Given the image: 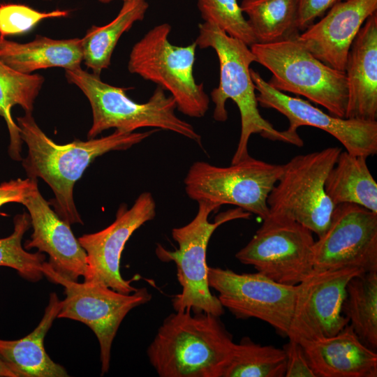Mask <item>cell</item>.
<instances>
[{"mask_svg":"<svg viewBox=\"0 0 377 377\" xmlns=\"http://www.w3.org/2000/svg\"><path fill=\"white\" fill-rule=\"evenodd\" d=\"M61 306V300L52 293L44 315L32 332L18 340L0 339V357L17 377L68 376L65 368L50 357L43 345Z\"/></svg>","mask_w":377,"mask_h":377,"instance_id":"21","label":"cell"},{"mask_svg":"<svg viewBox=\"0 0 377 377\" xmlns=\"http://www.w3.org/2000/svg\"><path fill=\"white\" fill-rule=\"evenodd\" d=\"M13 231L8 237L0 238V266L17 270L24 279L38 281L44 276L42 267L45 255L41 252L30 253L22 245L24 233L31 226L29 214H17L13 219Z\"/></svg>","mask_w":377,"mask_h":377,"instance_id":"29","label":"cell"},{"mask_svg":"<svg viewBox=\"0 0 377 377\" xmlns=\"http://www.w3.org/2000/svg\"><path fill=\"white\" fill-rule=\"evenodd\" d=\"M235 343L220 316L188 309L164 319L147 355L160 377H223Z\"/></svg>","mask_w":377,"mask_h":377,"instance_id":"2","label":"cell"},{"mask_svg":"<svg viewBox=\"0 0 377 377\" xmlns=\"http://www.w3.org/2000/svg\"><path fill=\"white\" fill-rule=\"evenodd\" d=\"M156 202L149 192L142 193L131 208L121 205L115 220L105 228L84 234L77 239L87 253L84 281L100 283L125 294L137 290L120 273V260L126 243L140 226L156 216Z\"/></svg>","mask_w":377,"mask_h":377,"instance_id":"15","label":"cell"},{"mask_svg":"<svg viewBox=\"0 0 377 377\" xmlns=\"http://www.w3.org/2000/svg\"><path fill=\"white\" fill-rule=\"evenodd\" d=\"M148 7L146 0L124 1L112 21L101 27L94 25L87 30L81 38L82 61L94 74L100 75L103 69L108 68L119 39L135 22L143 20Z\"/></svg>","mask_w":377,"mask_h":377,"instance_id":"24","label":"cell"},{"mask_svg":"<svg viewBox=\"0 0 377 377\" xmlns=\"http://www.w3.org/2000/svg\"><path fill=\"white\" fill-rule=\"evenodd\" d=\"M298 35L270 43H256L250 49L256 61L272 73L267 82L271 86L303 96L330 114L345 118L348 100L345 72L316 58L300 43Z\"/></svg>","mask_w":377,"mask_h":377,"instance_id":"6","label":"cell"},{"mask_svg":"<svg viewBox=\"0 0 377 377\" xmlns=\"http://www.w3.org/2000/svg\"><path fill=\"white\" fill-rule=\"evenodd\" d=\"M42 272L50 281L64 288L66 297L61 301L57 318L80 321L96 336L101 374H106L110 369L112 344L122 320L130 311L149 302L151 294L146 288L125 294L100 283H78L61 275L48 262H44Z\"/></svg>","mask_w":377,"mask_h":377,"instance_id":"10","label":"cell"},{"mask_svg":"<svg viewBox=\"0 0 377 377\" xmlns=\"http://www.w3.org/2000/svg\"><path fill=\"white\" fill-rule=\"evenodd\" d=\"M286 360L283 348L262 346L244 337L235 343L223 377H283Z\"/></svg>","mask_w":377,"mask_h":377,"instance_id":"28","label":"cell"},{"mask_svg":"<svg viewBox=\"0 0 377 377\" xmlns=\"http://www.w3.org/2000/svg\"><path fill=\"white\" fill-rule=\"evenodd\" d=\"M37 179H16L0 184V207L10 202L22 203L24 198L33 188Z\"/></svg>","mask_w":377,"mask_h":377,"instance_id":"34","label":"cell"},{"mask_svg":"<svg viewBox=\"0 0 377 377\" xmlns=\"http://www.w3.org/2000/svg\"><path fill=\"white\" fill-rule=\"evenodd\" d=\"M0 377H17V375L10 369L0 357Z\"/></svg>","mask_w":377,"mask_h":377,"instance_id":"35","label":"cell"},{"mask_svg":"<svg viewBox=\"0 0 377 377\" xmlns=\"http://www.w3.org/2000/svg\"><path fill=\"white\" fill-rule=\"evenodd\" d=\"M346 0H298L297 27L304 31L334 6Z\"/></svg>","mask_w":377,"mask_h":377,"instance_id":"33","label":"cell"},{"mask_svg":"<svg viewBox=\"0 0 377 377\" xmlns=\"http://www.w3.org/2000/svg\"><path fill=\"white\" fill-rule=\"evenodd\" d=\"M170 31L168 23L150 29L132 47L128 69L170 92L183 114L202 117L209 109V98L193 75L197 44L172 45L168 40Z\"/></svg>","mask_w":377,"mask_h":377,"instance_id":"8","label":"cell"},{"mask_svg":"<svg viewBox=\"0 0 377 377\" xmlns=\"http://www.w3.org/2000/svg\"><path fill=\"white\" fill-rule=\"evenodd\" d=\"M367 158L346 151L339 154L325 184V192L335 206L353 203L377 213V183Z\"/></svg>","mask_w":377,"mask_h":377,"instance_id":"23","label":"cell"},{"mask_svg":"<svg viewBox=\"0 0 377 377\" xmlns=\"http://www.w3.org/2000/svg\"><path fill=\"white\" fill-rule=\"evenodd\" d=\"M0 60L24 74L50 67L73 69L80 67L83 60L82 40L36 36L32 41L20 43L0 36Z\"/></svg>","mask_w":377,"mask_h":377,"instance_id":"22","label":"cell"},{"mask_svg":"<svg viewBox=\"0 0 377 377\" xmlns=\"http://www.w3.org/2000/svg\"><path fill=\"white\" fill-rule=\"evenodd\" d=\"M283 349L287 358L286 377H316L300 343L289 339Z\"/></svg>","mask_w":377,"mask_h":377,"instance_id":"32","label":"cell"},{"mask_svg":"<svg viewBox=\"0 0 377 377\" xmlns=\"http://www.w3.org/2000/svg\"><path fill=\"white\" fill-rule=\"evenodd\" d=\"M282 172V165L272 164L249 156L228 167L196 161L184 180L187 195L204 200L232 205L258 216L269 215L267 198Z\"/></svg>","mask_w":377,"mask_h":377,"instance_id":"9","label":"cell"},{"mask_svg":"<svg viewBox=\"0 0 377 377\" xmlns=\"http://www.w3.org/2000/svg\"><path fill=\"white\" fill-rule=\"evenodd\" d=\"M343 268L377 272V213L353 203L335 206L313 246V269Z\"/></svg>","mask_w":377,"mask_h":377,"instance_id":"14","label":"cell"},{"mask_svg":"<svg viewBox=\"0 0 377 377\" xmlns=\"http://www.w3.org/2000/svg\"><path fill=\"white\" fill-rule=\"evenodd\" d=\"M198 7L205 22L216 24L249 47L256 43L237 0H198Z\"/></svg>","mask_w":377,"mask_h":377,"instance_id":"30","label":"cell"},{"mask_svg":"<svg viewBox=\"0 0 377 377\" xmlns=\"http://www.w3.org/2000/svg\"><path fill=\"white\" fill-rule=\"evenodd\" d=\"M377 11V0H346L300 34L298 40L318 59L344 71L351 45L366 20Z\"/></svg>","mask_w":377,"mask_h":377,"instance_id":"18","label":"cell"},{"mask_svg":"<svg viewBox=\"0 0 377 377\" xmlns=\"http://www.w3.org/2000/svg\"><path fill=\"white\" fill-rule=\"evenodd\" d=\"M362 272H365L357 268L313 269L297 285L287 337L302 344L330 337L341 331L349 324L342 313L347 284Z\"/></svg>","mask_w":377,"mask_h":377,"instance_id":"13","label":"cell"},{"mask_svg":"<svg viewBox=\"0 0 377 377\" xmlns=\"http://www.w3.org/2000/svg\"><path fill=\"white\" fill-rule=\"evenodd\" d=\"M198 31L195 41L197 46L202 49H214L219 61V84L211 92L214 103V119L221 122L227 120L226 102L228 99L235 102L240 113V136L231 163L250 156L248 143L253 134L258 133L274 141L303 146L300 135H293L286 130H276L260 114L255 85L250 74V65L256 61V58L250 47L243 41L228 35L213 22L199 24Z\"/></svg>","mask_w":377,"mask_h":377,"instance_id":"3","label":"cell"},{"mask_svg":"<svg viewBox=\"0 0 377 377\" xmlns=\"http://www.w3.org/2000/svg\"><path fill=\"white\" fill-rule=\"evenodd\" d=\"M345 118L374 121L377 118V11L364 22L348 54Z\"/></svg>","mask_w":377,"mask_h":377,"instance_id":"19","label":"cell"},{"mask_svg":"<svg viewBox=\"0 0 377 377\" xmlns=\"http://www.w3.org/2000/svg\"><path fill=\"white\" fill-rule=\"evenodd\" d=\"M44 82L38 74H24L15 71L0 60V117L9 133L8 154L14 161H21L22 140L20 128L11 115V109L20 105L25 112H32L36 98Z\"/></svg>","mask_w":377,"mask_h":377,"instance_id":"25","label":"cell"},{"mask_svg":"<svg viewBox=\"0 0 377 377\" xmlns=\"http://www.w3.org/2000/svg\"><path fill=\"white\" fill-rule=\"evenodd\" d=\"M240 8L258 43H270L300 34L298 0H243Z\"/></svg>","mask_w":377,"mask_h":377,"instance_id":"26","label":"cell"},{"mask_svg":"<svg viewBox=\"0 0 377 377\" xmlns=\"http://www.w3.org/2000/svg\"><path fill=\"white\" fill-rule=\"evenodd\" d=\"M16 120L21 138L28 147V154L22 160L23 168L29 177H40L50 186L54 194L50 204L59 217L70 225L83 224L74 202L73 186L90 163L108 151L128 149L160 131L126 133L115 130L100 138L59 145L39 128L31 112H25Z\"/></svg>","mask_w":377,"mask_h":377,"instance_id":"1","label":"cell"},{"mask_svg":"<svg viewBox=\"0 0 377 377\" xmlns=\"http://www.w3.org/2000/svg\"><path fill=\"white\" fill-rule=\"evenodd\" d=\"M33 233L24 249L36 248L49 256L48 263L61 275L73 281L84 276L87 253L74 236L70 224L53 210L40 194L37 182L23 200Z\"/></svg>","mask_w":377,"mask_h":377,"instance_id":"17","label":"cell"},{"mask_svg":"<svg viewBox=\"0 0 377 377\" xmlns=\"http://www.w3.org/2000/svg\"><path fill=\"white\" fill-rule=\"evenodd\" d=\"M198 203L195 216L188 223L172 230V237L178 244V248L170 251L158 244L155 253L161 261H172L176 265L182 291L172 300L175 311L190 309L193 312L203 311L221 316L224 313V308L218 297L211 293L208 283V243L221 225L235 219H249L251 214L236 207L220 213L214 222H209V214L220 206L204 200Z\"/></svg>","mask_w":377,"mask_h":377,"instance_id":"5","label":"cell"},{"mask_svg":"<svg viewBox=\"0 0 377 377\" xmlns=\"http://www.w3.org/2000/svg\"><path fill=\"white\" fill-rule=\"evenodd\" d=\"M65 75L88 98L91 107L93 122L88 139L102 131L115 130L132 133L145 127H152L179 134L202 147V138L194 127L179 118L175 112L174 98L157 86L149 99L143 103L133 101L126 94V89L103 82L100 75L84 71L81 67L66 69Z\"/></svg>","mask_w":377,"mask_h":377,"instance_id":"4","label":"cell"},{"mask_svg":"<svg viewBox=\"0 0 377 377\" xmlns=\"http://www.w3.org/2000/svg\"><path fill=\"white\" fill-rule=\"evenodd\" d=\"M208 283L218 299L237 319L256 318L287 337L296 297V286L276 282L265 275L237 273L229 269L208 267Z\"/></svg>","mask_w":377,"mask_h":377,"instance_id":"12","label":"cell"},{"mask_svg":"<svg viewBox=\"0 0 377 377\" xmlns=\"http://www.w3.org/2000/svg\"><path fill=\"white\" fill-rule=\"evenodd\" d=\"M341 151L337 147H327L297 155L282 165V172L267 198L269 215L292 219L320 236L335 207L325 184Z\"/></svg>","mask_w":377,"mask_h":377,"instance_id":"7","label":"cell"},{"mask_svg":"<svg viewBox=\"0 0 377 377\" xmlns=\"http://www.w3.org/2000/svg\"><path fill=\"white\" fill-rule=\"evenodd\" d=\"M98 1H100L101 2H103V3H108V2H110V1H111L112 0H98ZM123 1H126V0H123Z\"/></svg>","mask_w":377,"mask_h":377,"instance_id":"36","label":"cell"},{"mask_svg":"<svg viewBox=\"0 0 377 377\" xmlns=\"http://www.w3.org/2000/svg\"><path fill=\"white\" fill-rule=\"evenodd\" d=\"M314 242L312 232L300 223L268 215L235 258L276 282L296 286L313 271Z\"/></svg>","mask_w":377,"mask_h":377,"instance_id":"11","label":"cell"},{"mask_svg":"<svg viewBox=\"0 0 377 377\" xmlns=\"http://www.w3.org/2000/svg\"><path fill=\"white\" fill-rule=\"evenodd\" d=\"M316 377H376L377 354L350 325L330 337L301 344Z\"/></svg>","mask_w":377,"mask_h":377,"instance_id":"20","label":"cell"},{"mask_svg":"<svg viewBox=\"0 0 377 377\" xmlns=\"http://www.w3.org/2000/svg\"><path fill=\"white\" fill-rule=\"evenodd\" d=\"M251 79L258 91L260 105L272 108L287 117L290 134L298 136L300 126L320 128L337 139L349 154L369 157L377 154V121L341 118L328 114L298 97H292L265 81L260 75L250 68Z\"/></svg>","mask_w":377,"mask_h":377,"instance_id":"16","label":"cell"},{"mask_svg":"<svg viewBox=\"0 0 377 377\" xmlns=\"http://www.w3.org/2000/svg\"><path fill=\"white\" fill-rule=\"evenodd\" d=\"M342 313L362 343L377 348V272H362L348 283Z\"/></svg>","mask_w":377,"mask_h":377,"instance_id":"27","label":"cell"},{"mask_svg":"<svg viewBox=\"0 0 377 377\" xmlns=\"http://www.w3.org/2000/svg\"><path fill=\"white\" fill-rule=\"evenodd\" d=\"M68 15L67 10H55L40 12L23 4H0V36L26 33L38 22L47 18L61 17Z\"/></svg>","mask_w":377,"mask_h":377,"instance_id":"31","label":"cell"}]
</instances>
